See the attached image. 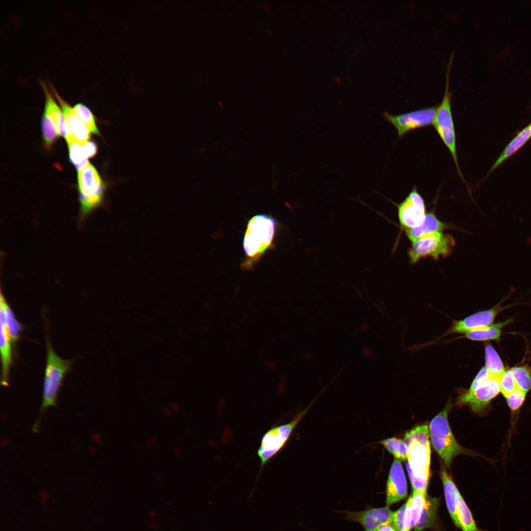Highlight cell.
I'll return each mask as SVG.
<instances>
[{"mask_svg": "<svg viewBox=\"0 0 531 531\" xmlns=\"http://www.w3.org/2000/svg\"><path fill=\"white\" fill-rule=\"evenodd\" d=\"M181 416H182V417H186V413H185V412H182V413H181Z\"/></svg>", "mask_w": 531, "mask_h": 531, "instance_id": "obj_45", "label": "cell"}, {"mask_svg": "<svg viewBox=\"0 0 531 531\" xmlns=\"http://www.w3.org/2000/svg\"><path fill=\"white\" fill-rule=\"evenodd\" d=\"M485 365L491 377L500 380L506 368L497 352L490 343L485 344Z\"/></svg>", "mask_w": 531, "mask_h": 531, "instance_id": "obj_24", "label": "cell"}, {"mask_svg": "<svg viewBox=\"0 0 531 531\" xmlns=\"http://www.w3.org/2000/svg\"><path fill=\"white\" fill-rule=\"evenodd\" d=\"M42 130L44 143L47 149H50L59 135L48 105L45 102L42 119Z\"/></svg>", "mask_w": 531, "mask_h": 531, "instance_id": "obj_26", "label": "cell"}, {"mask_svg": "<svg viewBox=\"0 0 531 531\" xmlns=\"http://www.w3.org/2000/svg\"><path fill=\"white\" fill-rule=\"evenodd\" d=\"M377 531H397L391 522L384 524L379 528Z\"/></svg>", "mask_w": 531, "mask_h": 531, "instance_id": "obj_37", "label": "cell"}, {"mask_svg": "<svg viewBox=\"0 0 531 531\" xmlns=\"http://www.w3.org/2000/svg\"><path fill=\"white\" fill-rule=\"evenodd\" d=\"M500 393L505 398L517 388L510 369H506L500 379Z\"/></svg>", "mask_w": 531, "mask_h": 531, "instance_id": "obj_32", "label": "cell"}, {"mask_svg": "<svg viewBox=\"0 0 531 531\" xmlns=\"http://www.w3.org/2000/svg\"><path fill=\"white\" fill-rule=\"evenodd\" d=\"M310 406L299 412L291 421L275 425L262 436L257 454L260 460V471L286 445L293 431L308 412Z\"/></svg>", "mask_w": 531, "mask_h": 531, "instance_id": "obj_7", "label": "cell"}, {"mask_svg": "<svg viewBox=\"0 0 531 531\" xmlns=\"http://www.w3.org/2000/svg\"><path fill=\"white\" fill-rule=\"evenodd\" d=\"M79 220L83 221L102 203L105 185L95 168L89 162L78 171Z\"/></svg>", "mask_w": 531, "mask_h": 531, "instance_id": "obj_5", "label": "cell"}, {"mask_svg": "<svg viewBox=\"0 0 531 531\" xmlns=\"http://www.w3.org/2000/svg\"><path fill=\"white\" fill-rule=\"evenodd\" d=\"M451 407L449 403L431 420L429 427L432 445L448 468L455 457L465 453L464 448L456 440L448 421Z\"/></svg>", "mask_w": 531, "mask_h": 531, "instance_id": "obj_4", "label": "cell"}, {"mask_svg": "<svg viewBox=\"0 0 531 531\" xmlns=\"http://www.w3.org/2000/svg\"><path fill=\"white\" fill-rule=\"evenodd\" d=\"M447 225L440 220L433 212L426 213L422 221L417 226L406 229L405 233L412 242L426 235L442 232Z\"/></svg>", "mask_w": 531, "mask_h": 531, "instance_id": "obj_18", "label": "cell"}, {"mask_svg": "<svg viewBox=\"0 0 531 531\" xmlns=\"http://www.w3.org/2000/svg\"><path fill=\"white\" fill-rule=\"evenodd\" d=\"M456 513L460 528L463 531H480L477 527L471 511L460 493L458 495Z\"/></svg>", "mask_w": 531, "mask_h": 531, "instance_id": "obj_27", "label": "cell"}, {"mask_svg": "<svg viewBox=\"0 0 531 531\" xmlns=\"http://www.w3.org/2000/svg\"><path fill=\"white\" fill-rule=\"evenodd\" d=\"M162 412H163L165 416H166L167 417L171 416V415H172V413L171 410L170 409H169V408H168L167 407L163 408H162Z\"/></svg>", "mask_w": 531, "mask_h": 531, "instance_id": "obj_40", "label": "cell"}, {"mask_svg": "<svg viewBox=\"0 0 531 531\" xmlns=\"http://www.w3.org/2000/svg\"><path fill=\"white\" fill-rule=\"evenodd\" d=\"M71 162L78 170L85 167L89 162L83 145L74 140L67 142Z\"/></svg>", "mask_w": 531, "mask_h": 531, "instance_id": "obj_29", "label": "cell"}, {"mask_svg": "<svg viewBox=\"0 0 531 531\" xmlns=\"http://www.w3.org/2000/svg\"><path fill=\"white\" fill-rule=\"evenodd\" d=\"M406 479L400 460L394 459L386 485V506L396 503L407 496Z\"/></svg>", "mask_w": 531, "mask_h": 531, "instance_id": "obj_14", "label": "cell"}, {"mask_svg": "<svg viewBox=\"0 0 531 531\" xmlns=\"http://www.w3.org/2000/svg\"><path fill=\"white\" fill-rule=\"evenodd\" d=\"M453 57L454 55H451L449 59L446 73L444 95L441 104L437 106L433 124L441 140L449 151L459 176L465 183L458 163L456 132L451 109V93L449 90V75Z\"/></svg>", "mask_w": 531, "mask_h": 531, "instance_id": "obj_3", "label": "cell"}, {"mask_svg": "<svg viewBox=\"0 0 531 531\" xmlns=\"http://www.w3.org/2000/svg\"><path fill=\"white\" fill-rule=\"evenodd\" d=\"M379 443L383 445L394 458L402 461L407 460L406 446L402 440L391 437L380 441Z\"/></svg>", "mask_w": 531, "mask_h": 531, "instance_id": "obj_30", "label": "cell"}, {"mask_svg": "<svg viewBox=\"0 0 531 531\" xmlns=\"http://www.w3.org/2000/svg\"><path fill=\"white\" fill-rule=\"evenodd\" d=\"M438 504L437 499L427 495L420 517L414 527V531H422L433 525L436 519Z\"/></svg>", "mask_w": 531, "mask_h": 531, "instance_id": "obj_25", "label": "cell"}, {"mask_svg": "<svg viewBox=\"0 0 531 531\" xmlns=\"http://www.w3.org/2000/svg\"><path fill=\"white\" fill-rule=\"evenodd\" d=\"M73 108L76 115L84 122L89 131L93 134L99 135L94 117L91 111L82 103L76 104Z\"/></svg>", "mask_w": 531, "mask_h": 531, "instance_id": "obj_31", "label": "cell"}, {"mask_svg": "<svg viewBox=\"0 0 531 531\" xmlns=\"http://www.w3.org/2000/svg\"><path fill=\"white\" fill-rule=\"evenodd\" d=\"M509 295H510V294L490 309L476 312L462 320L453 321L451 327L445 334L446 335L452 333L465 334L474 329L493 324L496 317L501 311L516 305V304H513L506 306H502V303L508 298Z\"/></svg>", "mask_w": 531, "mask_h": 531, "instance_id": "obj_11", "label": "cell"}, {"mask_svg": "<svg viewBox=\"0 0 531 531\" xmlns=\"http://www.w3.org/2000/svg\"><path fill=\"white\" fill-rule=\"evenodd\" d=\"M408 252L410 262L415 264L420 260L431 257L434 260L445 258L452 252L455 242L453 237L442 232L432 233L412 242Z\"/></svg>", "mask_w": 531, "mask_h": 531, "instance_id": "obj_8", "label": "cell"}, {"mask_svg": "<svg viewBox=\"0 0 531 531\" xmlns=\"http://www.w3.org/2000/svg\"><path fill=\"white\" fill-rule=\"evenodd\" d=\"M170 407L171 409L175 412H178L180 411L181 407L180 404L176 402H172L170 404Z\"/></svg>", "mask_w": 531, "mask_h": 531, "instance_id": "obj_38", "label": "cell"}, {"mask_svg": "<svg viewBox=\"0 0 531 531\" xmlns=\"http://www.w3.org/2000/svg\"><path fill=\"white\" fill-rule=\"evenodd\" d=\"M186 431V433L187 434H190V433H191L190 429H187Z\"/></svg>", "mask_w": 531, "mask_h": 531, "instance_id": "obj_46", "label": "cell"}, {"mask_svg": "<svg viewBox=\"0 0 531 531\" xmlns=\"http://www.w3.org/2000/svg\"><path fill=\"white\" fill-rule=\"evenodd\" d=\"M305 356L307 360H310L312 358L311 355L308 352H306Z\"/></svg>", "mask_w": 531, "mask_h": 531, "instance_id": "obj_44", "label": "cell"}, {"mask_svg": "<svg viewBox=\"0 0 531 531\" xmlns=\"http://www.w3.org/2000/svg\"><path fill=\"white\" fill-rule=\"evenodd\" d=\"M49 87L60 106L74 140L83 145L89 140L90 132L76 115L73 108L62 98L51 84Z\"/></svg>", "mask_w": 531, "mask_h": 531, "instance_id": "obj_15", "label": "cell"}, {"mask_svg": "<svg viewBox=\"0 0 531 531\" xmlns=\"http://www.w3.org/2000/svg\"><path fill=\"white\" fill-rule=\"evenodd\" d=\"M277 227L276 220L266 214H257L249 220L242 242L244 268L251 267L273 247Z\"/></svg>", "mask_w": 531, "mask_h": 531, "instance_id": "obj_2", "label": "cell"}, {"mask_svg": "<svg viewBox=\"0 0 531 531\" xmlns=\"http://www.w3.org/2000/svg\"><path fill=\"white\" fill-rule=\"evenodd\" d=\"M526 395L527 392L517 388L505 397L511 411L516 412L522 407L525 402Z\"/></svg>", "mask_w": 531, "mask_h": 531, "instance_id": "obj_33", "label": "cell"}, {"mask_svg": "<svg viewBox=\"0 0 531 531\" xmlns=\"http://www.w3.org/2000/svg\"><path fill=\"white\" fill-rule=\"evenodd\" d=\"M426 492L413 490L406 502L404 531H410L418 522L424 506Z\"/></svg>", "mask_w": 531, "mask_h": 531, "instance_id": "obj_17", "label": "cell"}, {"mask_svg": "<svg viewBox=\"0 0 531 531\" xmlns=\"http://www.w3.org/2000/svg\"><path fill=\"white\" fill-rule=\"evenodd\" d=\"M510 369L517 388L527 393L531 389V367L522 365Z\"/></svg>", "mask_w": 531, "mask_h": 531, "instance_id": "obj_28", "label": "cell"}, {"mask_svg": "<svg viewBox=\"0 0 531 531\" xmlns=\"http://www.w3.org/2000/svg\"><path fill=\"white\" fill-rule=\"evenodd\" d=\"M265 7H266V10L267 11V12H268V13H269V9H268V7H267V6H266V5L265 4Z\"/></svg>", "mask_w": 531, "mask_h": 531, "instance_id": "obj_47", "label": "cell"}, {"mask_svg": "<svg viewBox=\"0 0 531 531\" xmlns=\"http://www.w3.org/2000/svg\"><path fill=\"white\" fill-rule=\"evenodd\" d=\"M440 475L448 512L455 525L460 528L456 513L457 498L460 492L445 468H442Z\"/></svg>", "mask_w": 531, "mask_h": 531, "instance_id": "obj_20", "label": "cell"}, {"mask_svg": "<svg viewBox=\"0 0 531 531\" xmlns=\"http://www.w3.org/2000/svg\"><path fill=\"white\" fill-rule=\"evenodd\" d=\"M342 513L345 514V519L359 524L365 531H377L382 525L391 522L394 512L386 506Z\"/></svg>", "mask_w": 531, "mask_h": 531, "instance_id": "obj_13", "label": "cell"}, {"mask_svg": "<svg viewBox=\"0 0 531 531\" xmlns=\"http://www.w3.org/2000/svg\"><path fill=\"white\" fill-rule=\"evenodd\" d=\"M406 503L394 512L391 523L397 531H404Z\"/></svg>", "mask_w": 531, "mask_h": 531, "instance_id": "obj_34", "label": "cell"}, {"mask_svg": "<svg viewBox=\"0 0 531 531\" xmlns=\"http://www.w3.org/2000/svg\"><path fill=\"white\" fill-rule=\"evenodd\" d=\"M437 108V106H432L398 115L385 111L382 116L396 128L400 139L411 131L433 124Z\"/></svg>", "mask_w": 531, "mask_h": 531, "instance_id": "obj_9", "label": "cell"}, {"mask_svg": "<svg viewBox=\"0 0 531 531\" xmlns=\"http://www.w3.org/2000/svg\"><path fill=\"white\" fill-rule=\"evenodd\" d=\"M173 450V452H174V454L177 457H180L181 456V450L178 447L176 446V447H174Z\"/></svg>", "mask_w": 531, "mask_h": 531, "instance_id": "obj_42", "label": "cell"}, {"mask_svg": "<svg viewBox=\"0 0 531 531\" xmlns=\"http://www.w3.org/2000/svg\"><path fill=\"white\" fill-rule=\"evenodd\" d=\"M369 328V325L367 323H363L360 325V329L362 332H366Z\"/></svg>", "mask_w": 531, "mask_h": 531, "instance_id": "obj_41", "label": "cell"}, {"mask_svg": "<svg viewBox=\"0 0 531 531\" xmlns=\"http://www.w3.org/2000/svg\"><path fill=\"white\" fill-rule=\"evenodd\" d=\"M531 138V123L520 131L507 144L490 169L489 174L519 150Z\"/></svg>", "mask_w": 531, "mask_h": 531, "instance_id": "obj_22", "label": "cell"}, {"mask_svg": "<svg viewBox=\"0 0 531 531\" xmlns=\"http://www.w3.org/2000/svg\"><path fill=\"white\" fill-rule=\"evenodd\" d=\"M156 479L159 482H162L163 479L161 475L157 474L156 476Z\"/></svg>", "mask_w": 531, "mask_h": 531, "instance_id": "obj_43", "label": "cell"}, {"mask_svg": "<svg viewBox=\"0 0 531 531\" xmlns=\"http://www.w3.org/2000/svg\"><path fill=\"white\" fill-rule=\"evenodd\" d=\"M362 352L364 357L367 358L374 360L376 357L374 352L367 347H363Z\"/></svg>", "mask_w": 531, "mask_h": 531, "instance_id": "obj_36", "label": "cell"}, {"mask_svg": "<svg viewBox=\"0 0 531 531\" xmlns=\"http://www.w3.org/2000/svg\"><path fill=\"white\" fill-rule=\"evenodd\" d=\"M0 305L3 313L6 326L10 337L11 342L15 344L19 340L23 326L17 321L13 311L6 300L2 292L0 293Z\"/></svg>", "mask_w": 531, "mask_h": 531, "instance_id": "obj_23", "label": "cell"}, {"mask_svg": "<svg viewBox=\"0 0 531 531\" xmlns=\"http://www.w3.org/2000/svg\"><path fill=\"white\" fill-rule=\"evenodd\" d=\"M156 442V440L154 438H150L147 440L146 444L149 447H153L155 445Z\"/></svg>", "mask_w": 531, "mask_h": 531, "instance_id": "obj_39", "label": "cell"}, {"mask_svg": "<svg viewBox=\"0 0 531 531\" xmlns=\"http://www.w3.org/2000/svg\"><path fill=\"white\" fill-rule=\"evenodd\" d=\"M83 147L88 158L93 157L97 152V145L93 142L88 141L83 145Z\"/></svg>", "mask_w": 531, "mask_h": 531, "instance_id": "obj_35", "label": "cell"}, {"mask_svg": "<svg viewBox=\"0 0 531 531\" xmlns=\"http://www.w3.org/2000/svg\"><path fill=\"white\" fill-rule=\"evenodd\" d=\"M512 322V319L489 325L474 329L465 333L463 337L476 341L495 340L499 341L502 328Z\"/></svg>", "mask_w": 531, "mask_h": 531, "instance_id": "obj_21", "label": "cell"}, {"mask_svg": "<svg viewBox=\"0 0 531 531\" xmlns=\"http://www.w3.org/2000/svg\"><path fill=\"white\" fill-rule=\"evenodd\" d=\"M41 83L45 93V102L49 107L58 134L63 137L66 142L74 140L61 108L56 102L53 94L51 93L50 90L48 89L44 83Z\"/></svg>", "mask_w": 531, "mask_h": 531, "instance_id": "obj_19", "label": "cell"}, {"mask_svg": "<svg viewBox=\"0 0 531 531\" xmlns=\"http://www.w3.org/2000/svg\"><path fill=\"white\" fill-rule=\"evenodd\" d=\"M0 350L1 357V384L8 386L10 368L13 362L11 341L9 336L2 311L0 309Z\"/></svg>", "mask_w": 531, "mask_h": 531, "instance_id": "obj_16", "label": "cell"}, {"mask_svg": "<svg viewBox=\"0 0 531 531\" xmlns=\"http://www.w3.org/2000/svg\"><path fill=\"white\" fill-rule=\"evenodd\" d=\"M396 205L399 223L406 229L418 225L426 214L424 200L415 186L401 203Z\"/></svg>", "mask_w": 531, "mask_h": 531, "instance_id": "obj_12", "label": "cell"}, {"mask_svg": "<svg viewBox=\"0 0 531 531\" xmlns=\"http://www.w3.org/2000/svg\"><path fill=\"white\" fill-rule=\"evenodd\" d=\"M46 343V363L40 413L43 412L47 408L56 405L59 388L65 374L71 368L72 362L71 360L63 359L58 355L47 338Z\"/></svg>", "mask_w": 531, "mask_h": 531, "instance_id": "obj_6", "label": "cell"}, {"mask_svg": "<svg viewBox=\"0 0 531 531\" xmlns=\"http://www.w3.org/2000/svg\"><path fill=\"white\" fill-rule=\"evenodd\" d=\"M500 393V380L491 377L472 391L465 390L458 397L456 405L468 406L474 412H483Z\"/></svg>", "mask_w": 531, "mask_h": 531, "instance_id": "obj_10", "label": "cell"}, {"mask_svg": "<svg viewBox=\"0 0 531 531\" xmlns=\"http://www.w3.org/2000/svg\"><path fill=\"white\" fill-rule=\"evenodd\" d=\"M430 433L427 425H420L407 432V470L413 490L426 492L430 477Z\"/></svg>", "mask_w": 531, "mask_h": 531, "instance_id": "obj_1", "label": "cell"}]
</instances>
